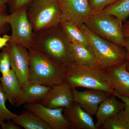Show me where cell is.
<instances>
[{"label":"cell","instance_id":"2","mask_svg":"<svg viewBox=\"0 0 129 129\" xmlns=\"http://www.w3.org/2000/svg\"><path fill=\"white\" fill-rule=\"evenodd\" d=\"M28 50L30 83L52 87L63 82L67 67L34 48Z\"/></svg>","mask_w":129,"mask_h":129},{"label":"cell","instance_id":"11","mask_svg":"<svg viewBox=\"0 0 129 129\" xmlns=\"http://www.w3.org/2000/svg\"><path fill=\"white\" fill-rule=\"evenodd\" d=\"M72 92L74 102L92 117L95 115L100 104L112 95L104 91L92 89L79 91L73 89Z\"/></svg>","mask_w":129,"mask_h":129},{"label":"cell","instance_id":"7","mask_svg":"<svg viewBox=\"0 0 129 129\" xmlns=\"http://www.w3.org/2000/svg\"><path fill=\"white\" fill-rule=\"evenodd\" d=\"M27 8L24 7L9 14L7 23L12 33L9 42L20 44L29 50L33 46L34 34L33 27L28 18Z\"/></svg>","mask_w":129,"mask_h":129},{"label":"cell","instance_id":"36","mask_svg":"<svg viewBox=\"0 0 129 129\" xmlns=\"http://www.w3.org/2000/svg\"><path fill=\"white\" fill-rule=\"evenodd\" d=\"M3 6H2V7H0V8H1V7H3Z\"/></svg>","mask_w":129,"mask_h":129},{"label":"cell","instance_id":"26","mask_svg":"<svg viewBox=\"0 0 129 129\" xmlns=\"http://www.w3.org/2000/svg\"><path fill=\"white\" fill-rule=\"evenodd\" d=\"M33 0H8L7 4L10 13L16 10L28 7Z\"/></svg>","mask_w":129,"mask_h":129},{"label":"cell","instance_id":"18","mask_svg":"<svg viewBox=\"0 0 129 129\" xmlns=\"http://www.w3.org/2000/svg\"><path fill=\"white\" fill-rule=\"evenodd\" d=\"M0 82L7 100L15 106L21 92L22 86L12 69L0 77Z\"/></svg>","mask_w":129,"mask_h":129},{"label":"cell","instance_id":"16","mask_svg":"<svg viewBox=\"0 0 129 129\" xmlns=\"http://www.w3.org/2000/svg\"><path fill=\"white\" fill-rule=\"evenodd\" d=\"M69 50L73 62L80 65L103 69L89 46L70 42Z\"/></svg>","mask_w":129,"mask_h":129},{"label":"cell","instance_id":"15","mask_svg":"<svg viewBox=\"0 0 129 129\" xmlns=\"http://www.w3.org/2000/svg\"><path fill=\"white\" fill-rule=\"evenodd\" d=\"M51 86L30 83L22 87L15 106L40 103L51 88Z\"/></svg>","mask_w":129,"mask_h":129},{"label":"cell","instance_id":"21","mask_svg":"<svg viewBox=\"0 0 129 129\" xmlns=\"http://www.w3.org/2000/svg\"><path fill=\"white\" fill-rule=\"evenodd\" d=\"M101 128L104 129H129V115L124 109L105 121Z\"/></svg>","mask_w":129,"mask_h":129},{"label":"cell","instance_id":"5","mask_svg":"<svg viewBox=\"0 0 129 129\" xmlns=\"http://www.w3.org/2000/svg\"><path fill=\"white\" fill-rule=\"evenodd\" d=\"M88 29L99 37L124 47L125 38L122 22L103 10L92 12L84 23Z\"/></svg>","mask_w":129,"mask_h":129},{"label":"cell","instance_id":"31","mask_svg":"<svg viewBox=\"0 0 129 129\" xmlns=\"http://www.w3.org/2000/svg\"><path fill=\"white\" fill-rule=\"evenodd\" d=\"M123 32L125 38L129 39V25L125 24L123 25Z\"/></svg>","mask_w":129,"mask_h":129},{"label":"cell","instance_id":"12","mask_svg":"<svg viewBox=\"0 0 129 129\" xmlns=\"http://www.w3.org/2000/svg\"><path fill=\"white\" fill-rule=\"evenodd\" d=\"M74 102L72 89L67 83L52 86L41 104L47 107L68 108Z\"/></svg>","mask_w":129,"mask_h":129},{"label":"cell","instance_id":"10","mask_svg":"<svg viewBox=\"0 0 129 129\" xmlns=\"http://www.w3.org/2000/svg\"><path fill=\"white\" fill-rule=\"evenodd\" d=\"M24 107L40 118L51 129H70L63 114V108H49L40 103L25 104Z\"/></svg>","mask_w":129,"mask_h":129},{"label":"cell","instance_id":"20","mask_svg":"<svg viewBox=\"0 0 129 129\" xmlns=\"http://www.w3.org/2000/svg\"><path fill=\"white\" fill-rule=\"evenodd\" d=\"M60 24L70 42L89 46L85 35L76 23L62 19Z\"/></svg>","mask_w":129,"mask_h":129},{"label":"cell","instance_id":"29","mask_svg":"<svg viewBox=\"0 0 129 129\" xmlns=\"http://www.w3.org/2000/svg\"><path fill=\"white\" fill-rule=\"evenodd\" d=\"M11 39V36L4 35L1 37L0 36V49L7 45L8 43Z\"/></svg>","mask_w":129,"mask_h":129},{"label":"cell","instance_id":"14","mask_svg":"<svg viewBox=\"0 0 129 129\" xmlns=\"http://www.w3.org/2000/svg\"><path fill=\"white\" fill-rule=\"evenodd\" d=\"M63 113L70 129H97L92 116L76 102H74L68 108H64Z\"/></svg>","mask_w":129,"mask_h":129},{"label":"cell","instance_id":"1","mask_svg":"<svg viewBox=\"0 0 129 129\" xmlns=\"http://www.w3.org/2000/svg\"><path fill=\"white\" fill-rule=\"evenodd\" d=\"M34 34L32 48L67 68L73 62L69 53L70 42L60 24L34 32Z\"/></svg>","mask_w":129,"mask_h":129},{"label":"cell","instance_id":"8","mask_svg":"<svg viewBox=\"0 0 129 129\" xmlns=\"http://www.w3.org/2000/svg\"><path fill=\"white\" fill-rule=\"evenodd\" d=\"M10 55L11 67L22 87L30 83V56L28 49L22 45L8 42L7 45Z\"/></svg>","mask_w":129,"mask_h":129},{"label":"cell","instance_id":"3","mask_svg":"<svg viewBox=\"0 0 129 129\" xmlns=\"http://www.w3.org/2000/svg\"><path fill=\"white\" fill-rule=\"evenodd\" d=\"M63 81L72 89L80 87L101 90L116 95L106 78L103 69L80 65L73 62L66 69Z\"/></svg>","mask_w":129,"mask_h":129},{"label":"cell","instance_id":"33","mask_svg":"<svg viewBox=\"0 0 129 129\" xmlns=\"http://www.w3.org/2000/svg\"><path fill=\"white\" fill-rule=\"evenodd\" d=\"M8 0H0V7L6 6L7 4Z\"/></svg>","mask_w":129,"mask_h":129},{"label":"cell","instance_id":"30","mask_svg":"<svg viewBox=\"0 0 129 129\" xmlns=\"http://www.w3.org/2000/svg\"><path fill=\"white\" fill-rule=\"evenodd\" d=\"M117 97L120 99L125 105V110L126 111L129 115V98L125 97L118 96Z\"/></svg>","mask_w":129,"mask_h":129},{"label":"cell","instance_id":"25","mask_svg":"<svg viewBox=\"0 0 129 129\" xmlns=\"http://www.w3.org/2000/svg\"><path fill=\"white\" fill-rule=\"evenodd\" d=\"M92 12L103 10L107 6L114 4L119 0H89Z\"/></svg>","mask_w":129,"mask_h":129},{"label":"cell","instance_id":"6","mask_svg":"<svg viewBox=\"0 0 129 129\" xmlns=\"http://www.w3.org/2000/svg\"><path fill=\"white\" fill-rule=\"evenodd\" d=\"M27 14L34 32L57 26L62 19L58 1L33 0L27 7Z\"/></svg>","mask_w":129,"mask_h":129},{"label":"cell","instance_id":"24","mask_svg":"<svg viewBox=\"0 0 129 129\" xmlns=\"http://www.w3.org/2000/svg\"><path fill=\"white\" fill-rule=\"evenodd\" d=\"M9 52L7 46L2 48L0 52V73L4 75L9 72L11 68Z\"/></svg>","mask_w":129,"mask_h":129},{"label":"cell","instance_id":"34","mask_svg":"<svg viewBox=\"0 0 129 129\" xmlns=\"http://www.w3.org/2000/svg\"><path fill=\"white\" fill-rule=\"evenodd\" d=\"M125 24H128V25H129V20H128V21H127V22H126V23Z\"/></svg>","mask_w":129,"mask_h":129},{"label":"cell","instance_id":"9","mask_svg":"<svg viewBox=\"0 0 129 129\" xmlns=\"http://www.w3.org/2000/svg\"><path fill=\"white\" fill-rule=\"evenodd\" d=\"M58 1L62 20L80 25L84 24L92 14V11L89 0H58Z\"/></svg>","mask_w":129,"mask_h":129},{"label":"cell","instance_id":"19","mask_svg":"<svg viewBox=\"0 0 129 129\" xmlns=\"http://www.w3.org/2000/svg\"><path fill=\"white\" fill-rule=\"evenodd\" d=\"M12 120L25 129H51L40 118L27 110Z\"/></svg>","mask_w":129,"mask_h":129},{"label":"cell","instance_id":"22","mask_svg":"<svg viewBox=\"0 0 129 129\" xmlns=\"http://www.w3.org/2000/svg\"><path fill=\"white\" fill-rule=\"evenodd\" d=\"M102 10L123 22L129 17V0H119Z\"/></svg>","mask_w":129,"mask_h":129},{"label":"cell","instance_id":"23","mask_svg":"<svg viewBox=\"0 0 129 129\" xmlns=\"http://www.w3.org/2000/svg\"><path fill=\"white\" fill-rule=\"evenodd\" d=\"M7 100L0 82V125L5 120H12L17 115L7 108L6 104Z\"/></svg>","mask_w":129,"mask_h":129},{"label":"cell","instance_id":"17","mask_svg":"<svg viewBox=\"0 0 129 129\" xmlns=\"http://www.w3.org/2000/svg\"><path fill=\"white\" fill-rule=\"evenodd\" d=\"M117 97L112 95L99 105L95 115L96 118L95 126L97 129L101 128L105 121L125 108L124 103L122 101L118 100Z\"/></svg>","mask_w":129,"mask_h":129},{"label":"cell","instance_id":"13","mask_svg":"<svg viewBox=\"0 0 129 129\" xmlns=\"http://www.w3.org/2000/svg\"><path fill=\"white\" fill-rule=\"evenodd\" d=\"M127 63L104 69L106 78L115 91L117 97L129 98V71L127 69Z\"/></svg>","mask_w":129,"mask_h":129},{"label":"cell","instance_id":"4","mask_svg":"<svg viewBox=\"0 0 129 129\" xmlns=\"http://www.w3.org/2000/svg\"><path fill=\"white\" fill-rule=\"evenodd\" d=\"M78 26L85 35L89 46L103 69L116 67L127 62L128 55L125 48L97 36L84 24Z\"/></svg>","mask_w":129,"mask_h":129},{"label":"cell","instance_id":"28","mask_svg":"<svg viewBox=\"0 0 129 129\" xmlns=\"http://www.w3.org/2000/svg\"><path fill=\"white\" fill-rule=\"evenodd\" d=\"M11 119L8 120L7 122L5 121L3 122L0 126L3 129H21V128L20 126L15 123L13 120H11Z\"/></svg>","mask_w":129,"mask_h":129},{"label":"cell","instance_id":"27","mask_svg":"<svg viewBox=\"0 0 129 129\" xmlns=\"http://www.w3.org/2000/svg\"><path fill=\"white\" fill-rule=\"evenodd\" d=\"M8 15L6 5L0 8V36L4 34L7 29Z\"/></svg>","mask_w":129,"mask_h":129},{"label":"cell","instance_id":"35","mask_svg":"<svg viewBox=\"0 0 129 129\" xmlns=\"http://www.w3.org/2000/svg\"><path fill=\"white\" fill-rule=\"evenodd\" d=\"M50 1H58V0H50Z\"/></svg>","mask_w":129,"mask_h":129},{"label":"cell","instance_id":"32","mask_svg":"<svg viewBox=\"0 0 129 129\" xmlns=\"http://www.w3.org/2000/svg\"><path fill=\"white\" fill-rule=\"evenodd\" d=\"M125 48L127 51L128 55V59L127 61V69L129 71V38H125Z\"/></svg>","mask_w":129,"mask_h":129}]
</instances>
